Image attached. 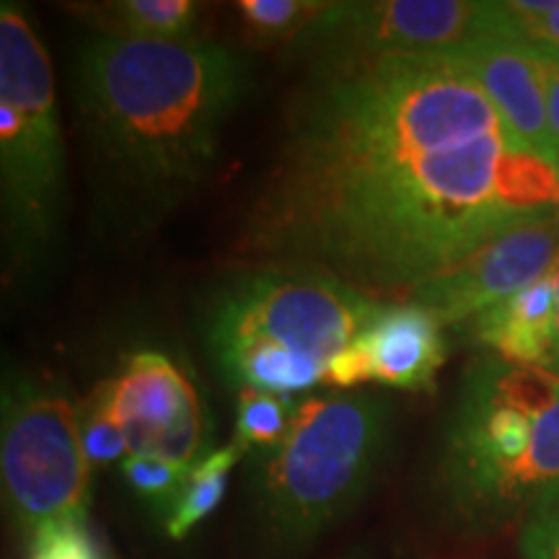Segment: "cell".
<instances>
[{
	"instance_id": "cell-1",
	"label": "cell",
	"mask_w": 559,
	"mask_h": 559,
	"mask_svg": "<svg viewBox=\"0 0 559 559\" xmlns=\"http://www.w3.org/2000/svg\"><path fill=\"white\" fill-rule=\"evenodd\" d=\"M559 213V166L510 132L449 52L319 62L298 91L241 249L368 296L415 290Z\"/></svg>"
},
{
	"instance_id": "cell-2",
	"label": "cell",
	"mask_w": 559,
	"mask_h": 559,
	"mask_svg": "<svg viewBox=\"0 0 559 559\" xmlns=\"http://www.w3.org/2000/svg\"><path fill=\"white\" fill-rule=\"evenodd\" d=\"M249 70L213 39L94 32L73 88L96 179L115 218L151 226L213 169Z\"/></svg>"
},
{
	"instance_id": "cell-3",
	"label": "cell",
	"mask_w": 559,
	"mask_h": 559,
	"mask_svg": "<svg viewBox=\"0 0 559 559\" xmlns=\"http://www.w3.org/2000/svg\"><path fill=\"white\" fill-rule=\"evenodd\" d=\"M379 298L309 267H257L221 290L207 319V345L228 383L290 396L326 383Z\"/></svg>"
},
{
	"instance_id": "cell-4",
	"label": "cell",
	"mask_w": 559,
	"mask_h": 559,
	"mask_svg": "<svg viewBox=\"0 0 559 559\" xmlns=\"http://www.w3.org/2000/svg\"><path fill=\"white\" fill-rule=\"evenodd\" d=\"M445 477L466 508L500 513L559 489V376L477 360L464 376Z\"/></svg>"
},
{
	"instance_id": "cell-5",
	"label": "cell",
	"mask_w": 559,
	"mask_h": 559,
	"mask_svg": "<svg viewBox=\"0 0 559 559\" xmlns=\"http://www.w3.org/2000/svg\"><path fill=\"white\" fill-rule=\"evenodd\" d=\"M66 153L52 68L29 19L0 9V192L5 257L34 267L58 234Z\"/></svg>"
},
{
	"instance_id": "cell-6",
	"label": "cell",
	"mask_w": 559,
	"mask_h": 559,
	"mask_svg": "<svg viewBox=\"0 0 559 559\" xmlns=\"http://www.w3.org/2000/svg\"><path fill=\"white\" fill-rule=\"evenodd\" d=\"M379 396H313L293 409L290 430L262 472V513L283 542H306L360 498L389 438Z\"/></svg>"
},
{
	"instance_id": "cell-7",
	"label": "cell",
	"mask_w": 559,
	"mask_h": 559,
	"mask_svg": "<svg viewBox=\"0 0 559 559\" xmlns=\"http://www.w3.org/2000/svg\"><path fill=\"white\" fill-rule=\"evenodd\" d=\"M0 469L5 502L32 539L55 523L86 521L91 464L81 412L60 391L34 381L5 383Z\"/></svg>"
},
{
	"instance_id": "cell-8",
	"label": "cell",
	"mask_w": 559,
	"mask_h": 559,
	"mask_svg": "<svg viewBox=\"0 0 559 559\" xmlns=\"http://www.w3.org/2000/svg\"><path fill=\"white\" fill-rule=\"evenodd\" d=\"M510 32L506 3L466 0H373L326 3L296 47L319 62L381 55L453 52Z\"/></svg>"
},
{
	"instance_id": "cell-9",
	"label": "cell",
	"mask_w": 559,
	"mask_h": 559,
	"mask_svg": "<svg viewBox=\"0 0 559 559\" xmlns=\"http://www.w3.org/2000/svg\"><path fill=\"white\" fill-rule=\"evenodd\" d=\"M91 402L122 425L130 456H158L192 469L210 440V423L194 383L164 353L130 355Z\"/></svg>"
},
{
	"instance_id": "cell-10",
	"label": "cell",
	"mask_w": 559,
	"mask_h": 559,
	"mask_svg": "<svg viewBox=\"0 0 559 559\" xmlns=\"http://www.w3.org/2000/svg\"><path fill=\"white\" fill-rule=\"evenodd\" d=\"M557 257L559 213L526 221L485 241L461 262L417 285L409 300L428 309L443 326L464 324L549 275Z\"/></svg>"
},
{
	"instance_id": "cell-11",
	"label": "cell",
	"mask_w": 559,
	"mask_h": 559,
	"mask_svg": "<svg viewBox=\"0 0 559 559\" xmlns=\"http://www.w3.org/2000/svg\"><path fill=\"white\" fill-rule=\"evenodd\" d=\"M445 337L443 324L428 309L412 304H394L376 313V319L340 353L326 373L332 386L383 383V386L425 391L432 389L443 368Z\"/></svg>"
},
{
	"instance_id": "cell-12",
	"label": "cell",
	"mask_w": 559,
	"mask_h": 559,
	"mask_svg": "<svg viewBox=\"0 0 559 559\" xmlns=\"http://www.w3.org/2000/svg\"><path fill=\"white\" fill-rule=\"evenodd\" d=\"M485 88L489 102L526 148L559 166L551 138L547 96L536 55L528 41L515 34H492L449 52Z\"/></svg>"
},
{
	"instance_id": "cell-13",
	"label": "cell",
	"mask_w": 559,
	"mask_h": 559,
	"mask_svg": "<svg viewBox=\"0 0 559 559\" xmlns=\"http://www.w3.org/2000/svg\"><path fill=\"white\" fill-rule=\"evenodd\" d=\"M469 324L474 340L492 349L500 360L551 370L557 334L555 270L513 298L479 313Z\"/></svg>"
},
{
	"instance_id": "cell-14",
	"label": "cell",
	"mask_w": 559,
	"mask_h": 559,
	"mask_svg": "<svg viewBox=\"0 0 559 559\" xmlns=\"http://www.w3.org/2000/svg\"><path fill=\"white\" fill-rule=\"evenodd\" d=\"M198 13L192 0H122L96 9L102 19L99 32L143 39H190Z\"/></svg>"
},
{
	"instance_id": "cell-15",
	"label": "cell",
	"mask_w": 559,
	"mask_h": 559,
	"mask_svg": "<svg viewBox=\"0 0 559 559\" xmlns=\"http://www.w3.org/2000/svg\"><path fill=\"white\" fill-rule=\"evenodd\" d=\"M241 449L236 443H228L226 449H218L207 453L200 464L192 466L187 485L181 495L174 502L169 521H166V531L171 539H185L190 536L202 521L221 506L223 495H226L228 477L234 466L239 464Z\"/></svg>"
},
{
	"instance_id": "cell-16",
	"label": "cell",
	"mask_w": 559,
	"mask_h": 559,
	"mask_svg": "<svg viewBox=\"0 0 559 559\" xmlns=\"http://www.w3.org/2000/svg\"><path fill=\"white\" fill-rule=\"evenodd\" d=\"M293 409L296 404L290 396L254 389L239 391L234 443L241 453L249 449H277L290 430Z\"/></svg>"
},
{
	"instance_id": "cell-17",
	"label": "cell",
	"mask_w": 559,
	"mask_h": 559,
	"mask_svg": "<svg viewBox=\"0 0 559 559\" xmlns=\"http://www.w3.org/2000/svg\"><path fill=\"white\" fill-rule=\"evenodd\" d=\"M326 3L317 0H241L239 13L257 41H293L298 45Z\"/></svg>"
},
{
	"instance_id": "cell-18",
	"label": "cell",
	"mask_w": 559,
	"mask_h": 559,
	"mask_svg": "<svg viewBox=\"0 0 559 559\" xmlns=\"http://www.w3.org/2000/svg\"><path fill=\"white\" fill-rule=\"evenodd\" d=\"M120 466L128 485L135 489L140 498L169 508H174L192 472L158 456H128Z\"/></svg>"
},
{
	"instance_id": "cell-19",
	"label": "cell",
	"mask_w": 559,
	"mask_h": 559,
	"mask_svg": "<svg viewBox=\"0 0 559 559\" xmlns=\"http://www.w3.org/2000/svg\"><path fill=\"white\" fill-rule=\"evenodd\" d=\"M81 436L91 469L94 466L104 469V466H111L115 461L122 464L130 456L122 425L96 402H88L86 409L81 412Z\"/></svg>"
},
{
	"instance_id": "cell-20",
	"label": "cell",
	"mask_w": 559,
	"mask_h": 559,
	"mask_svg": "<svg viewBox=\"0 0 559 559\" xmlns=\"http://www.w3.org/2000/svg\"><path fill=\"white\" fill-rule=\"evenodd\" d=\"M510 34L528 45L559 50V0H510L506 3Z\"/></svg>"
},
{
	"instance_id": "cell-21",
	"label": "cell",
	"mask_w": 559,
	"mask_h": 559,
	"mask_svg": "<svg viewBox=\"0 0 559 559\" xmlns=\"http://www.w3.org/2000/svg\"><path fill=\"white\" fill-rule=\"evenodd\" d=\"M32 559H102L83 523H55L32 539Z\"/></svg>"
},
{
	"instance_id": "cell-22",
	"label": "cell",
	"mask_w": 559,
	"mask_h": 559,
	"mask_svg": "<svg viewBox=\"0 0 559 559\" xmlns=\"http://www.w3.org/2000/svg\"><path fill=\"white\" fill-rule=\"evenodd\" d=\"M521 549L526 559H559V489L536 502L523 528Z\"/></svg>"
},
{
	"instance_id": "cell-23",
	"label": "cell",
	"mask_w": 559,
	"mask_h": 559,
	"mask_svg": "<svg viewBox=\"0 0 559 559\" xmlns=\"http://www.w3.org/2000/svg\"><path fill=\"white\" fill-rule=\"evenodd\" d=\"M531 50L539 62L542 81H544V96H547V111H549V128L551 138L557 145V158H559V50L551 47L531 45Z\"/></svg>"
},
{
	"instance_id": "cell-24",
	"label": "cell",
	"mask_w": 559,
	"mask_h": 559,
	"mask_svg": "<svg viewBox=\"0 0 559 559\" xmlns=\"http://www.w3.org/2000/svg\"><path fill=\"white\" fill-rule=\"evenodd\" d=\"M555 280H557V334H555V355H551V373L559 376V257L555 264Z\"/></svg>"
}]
</instances>
